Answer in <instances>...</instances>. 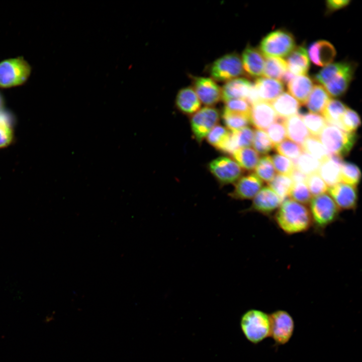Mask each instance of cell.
Listing matches in <instances>:
<instances>
[{
  "label": "cell",
  "instance_id": "6da1fadb",
  "mask_svg": "<svg viewBox=\"0 0 362 362\" xmlns=\"http://www.w3.org/2000/svg\"><path fill=\"white\" fill-rule=\"evenodd\" d=\"M273 217L279 228L287 235L303 233L312 227L309 209L291 199L283 201Z\"/></svg>",
  "mask_w": 362,
  "mask_h": 362
},
{
  "label": "cell",
  "instance_id": "7a4b0ae2",
  "mask_svg": "<svg viewBox=\"0 0 362 362\" xmlns=\"http://www.w3.org/2000/svg\"><path fill=\"white\" fill-rule=\"evenodd\" d=\"M355 64L347 61L329 64L314 76V79L324 87L330 96H343L353 79Z\"/></svg>",
  "mask_w": 362,
  "mask_h": 362
},
{
  "label": "cell",
  "instance_id": "3957f363",
  "mask_svg": "<svg viewBox=\"0 0 362 362\" xmlns=\"http://www.w3.org/2000/svg\"><path fill=\"white\" fill-rule=\"evenodd\" d=\"M309 205L313 230L322 235L327 227L338 220L340 210L329 195L325 193L314 197Z\"/></svg>",
  "mask_w": 362,
  "mask_h": 362
},
{
  "label": "cell",
  "instance_id": "277c9868",
  "mask_svg": "<svg viewBox=\"0 0 362 362\" xmlns=\"http://www.w3.org/2000/svg\"><path fill=\"white\" fill-rule=\"evenodd\" d=\"M318 138L329 155H335L343 158L350 152L358 135L356 132H348L327 123Z\"/></svg>",
  "mask_w": 362,
  "mask_h": 362
},
{
  "label": "cell",
  "instance_id": "5b68a950",
  "mask_svg": "<svg viewBox=\"0 0 362 362\" xmlns=\"http://www.w3.org/2000/svg\"><path fill=\"white\" fill-rule=\"evenodd\" d=\"M239 325L245 338L252 344H258L270 336L269 316L261 310H247L241 315Z\"/></svg>",
  "mask_w": 362,
  "mask_h": 362
},
{
  "label": "cell",
  "instance_id": "8992f818",
  "mask_svg": "<svg viewBox=\"0 0 362 362\" xmlns=\"http://www.w3.org/2000/svg\"><path fill=\"white\" fill-rule=\"evenodd\" d=\"M31 72V66L23 56L0 61V88H9L24 84Z\"/></svg>",
  "mask_w": 362,
  "mask_h": 362
},
{
  "label": "cell",
  "instance_id": "52a82bcc",
  "mask_svg": "<svg viewBox=\"0 0 362 362\" xmlns=\"http://www.w3.org/2000/svg\"><path fill=\"white\" fill-rule=\"evenodd\" d=\"M295 47L294 36L286 30L279 29L269 33L262 38L259 51L266 58H282L288 56Z\"/></svg>",
  "mask_w": 362,
  "mask_h": 362
},
{
  "label": "cell",
  "instance_id": "ba28073f",
  "mask_svg": "<svg viewBox=\"0 0 362 362\" xmlns=\"http://www.w3.org/2000/svg\"><path fill=\"white\" fill-rule=\"evenodd\" d=\"M241 58L235 53H229L216 59L211 65L210 73L213 79L228 81L244 74Z\"/></svg>",
  "mask_w": 362,
  "mask_h": 362
},
{
  "label": "cell",
  "instance_id": "9c48e42d",
  "mask_svg": "<svg viewBox=\"0 0 362 362\" xmlns=\"http://www.w3.org/2000/svg\"><path fill=\"white\" fill-rule=\"evenodd\" d=\"M220 119L218 110L213 107H205L193 114L190 124L194 138L201 144Z\"/></svg>",
  "mask_w": 362,
  "mask_h": 362
},
{
  "label": "cell",
  "instance_id": "30bf717a",
  "mask_svg": "<svg viewBox=\"0 0 362 362\" xmlns=\"http://www.w3.org/2000/svg\"><path fill=\"white\" fill-rule=\"evenodd\" d=\"M270 323V336L278 345L288 343L294 333L295 323L287 311L278 310L269 314Z\"/></svg>",
  "mask_w": 362,
  "mask_h": 362
},
{
  "label": "cell",
  "instance_id": "8fae6325",
  "mask_svg": "<svg viewBox=\"0 0 362 362\" xmlns=\"http://www.w3.org/2000/svg\"><path fill=\"white\" fill-rule=\"evenodd\" d=\"M208 168L222 185L236 183L244 172L243 169L233 159L225 156L212 160L208 164Z\"/></svg>",
  "mask_w": 362,
  "mask_h": 362
},
{
  "label": "cell",
  "instance_id": "7c38bea8",
  "mask_svg": "<svg viewBox=\"0 0 362 362\" xmlns=\"http://www.w3.org/2000/svg\"><path fill=\"white\" fill-rule=\"evenodd\" d=\"M283 201L269 187L261 189L253 198L250 206L241 211L242 213L256 212L271 217L280 206Z\"/></svg>",
  "mask_w": 362,
  "mask_h": 362
},
{
  "label": "cell",
  "instance_id": "4fadbf2b",
  "mask_svg": "<svg viewBox=\"0 0 362 362\" xmlns=\"http://www.w3.org/2000/svg\"><path fill=\"white\" fill-rule=\"evenodd\" d=\"M327 191L340 210H355L358 202L357 187L339 183Z\"/></svg>",
  "mask_w": 362,
  "mask_h": 362
},
{
  "label": "cell",
  "instance_id": "5bb4252c",
  "mask_svg": "<svg viewBox=\"0 0 362 362\" xmlns=\"http://www.w3.org/2000/svg\"><path fill=\"white\" fill-rule=\"evenodd\" d=\"M193 88L200 102L207 107H213L221 99V88L212 78L195 77Z\"/></svg>",
  "mask_w": 362,
  "mask_h": 362
},
{
  "label": "cell",
  "instance_id": "9a60e30c",
  "mask_svg": "<svg viewBox=\"0 0 362 362\" xmlns=\"http://www.w3.org/2000/svg\"><path fill=\"white\" fill-rule=\"evenodd\" d=\"M263 181L255 173L242 176L236 183L234 189L229 193L234 199L244 200L253 199L263 186Z\"/></svg>",
  "mask_w": 362,
  "mask_h": 362
},
{
  "label": "cell",
  "instance_id": "2e32d148",
  "mask_svg": "<svg viewBox=\"0 0 362 362\" xmlns=\"http://www.w3.org/2000/svg\"><path fill=\"white\" fill-rule=\"evenodd\" d=\"M277 118L278 116L269 103L259 101L251 105L250 123L256 130L264 131Z\"/></svg>",
  "mask_w": 362,
  "mask_h": 362
},
{
  "label": "cell",
  "instance_id": "e0dca14e",
  "mask_svg": "<svg viewBox=\"0 0 362 362\" xmlns=\"http://www.w3.org/2000/svg\"><path fill=\"white\" fill-rule=\"evenodd\" d=\"M308 53L313 63L318 66H324L333 61L336 56V50L329 42L318 40L310 45Z\"/></svg>",
  "mask_w": 362,
  "mask_h": 362
},
{
  "label": "cell",
  "instance_id": "ac0fdd59",
  "mask_svg": "<svg viewBox=\"0 0 362 362\" xmlns=\"http://www.w3.org/2000/svg\"><path fill=\"white\" fill-rule=\"evenodd\" d=\"M241 59L244 71L249 76L257 77L263 74L264 59L257 49L248 46L243 51Z\"/></svg>",
  "mask_w": 362,
  "mask_h": 362
},
{
  "label": "cell",
  "instance_id": "d6986e66",
  "mask_svg": "<svg viewBox=\"0 0 362 362\" xmlns=\"http://www.w3.org/2000/svg\"><path fill=\"white\" fill-rule=\"evenodd\" d=\"M253 83L246 78H236L227 81L221 88V99L226 102L237 99H247Z\"/></svg>",
  "mask_w": 362,
  "mask_h": 362
},
{
  "label": "cell",
  "instance_id": "ffe728a7",
  "mask_svg": "<svg viewBox=\"0 0 362 362\" xmlns=\"http://www.w3.org/2000/svg\"><path fill=\"white\" fill-rule=\"evenodd\" d=\"M343 158L335 155H330L322 162L318 173L328 187L341 183V166Z\"/></svg>",
  "mask_w": 362,
  "mask_h": 362
},
{
  "label": "cell",
  "instance_id": "44dd1931",
  "mask_svg": "<svg viewBox=\"0 0 362 362\" xmlns=\"http://www.w3.org/2000/svg\"><path fill=\"white\" fill-rule=\"evenodd\" d=\"M254 85L260 101L268 103L276 99L284 90L282 82L266 77L258 78Z\"/></svg>",
  "mask_w": 362,
  "mask_h": 362
},
{
  "label": "cell",
  "instance_id": "7402d4cb",
  "mask_svg": "<svg viewBox=\"0 0 362 362\" xmlns=\"http://www.w3.org/2000/svg\"><path fill=\"white\" fill-rule=\"evenodd\" d=\"M271 105L277 116L285 119L297 115L300 108V103L287 92L281 94Z\"/></svg>",
  "mask_w": 362,
  "mask_h": 362
},
{
  "label": "cell",
  "instance_id": "603a6c76",
  "mask_svg": "<svg viewBox=\"0 0 362 362\" xmlns=\"http://www.w3.org/2000/svg\"><path fill=\"white\" fill-rule=\"evenodd\" d=\"M175 105L182 113L186 115H193L201 107V102L192 87L188 86L180 89L178 92Z\"/></svg>",
  "mask_w": 362,
  "mask_h": 362
},
{
  "label": "cell",
  "instance_id": "cb8c5ba5",
  "mask_svg": "<svg viewBox=\"0 0 362 362\" xmlns=\"http://www.w3.org/2000/svg\"><path fill=\"white\" fill-rule=\"evenodd\" d=\"M288 69L293 74L306 75L310 67L308 53L305 48L298 46L288 56L286 61Z\"/></svg>",
  "mask_w": 362,
  "mask_h": 362
},
{
  "label": "cell",
  "instance_id": "d4e9b609",
  "mask_svg": "<svg viewBox=\"0 0 362 362\" xmlns=\"http://www.w3.org/2000/svg\"><path fill=\"white\" fill-rule=\"evenodd\" d=\"M285 125L287 137L302 147L310 133L300 115L297 114L286 119Z\"/></svg>",
  "mask_w": 362,
  "mask_h": 362
},
{
  "label": "cell",
  "instance_id": "484cf974",
  "mask_svg": "<svg viewBox=\"0 0 362 362\" xmlns=\"http://www.w3.org/2000/svg\"><path fill=\"white\" fill-rule=\"evenodd\" d=\"M313 85L312 79L306 74L295 77L287 84V87L290 93L299 101L300 104L304 105Z\"/></svg>",
  "mask_w": 362,
  "mask_h": 362
},
{
  "label": "cell",
  "instance_id": "4316f807",
  "mask_svg": "<svg viewBox=\"0 0 362 362\" xmlns=\"http://www.w3.org/2000/svg\"><path fill=\"white\" fill-rule=\"evenodd\" d=\"M330 96L321 84H316L307 99L305 105L310 113L322 114L330 99Z\"/></svg>",
  "mask_w": 362,
  "mask_h": 362
},
{
  "label": "cell",
  "instance_id": "83f0119b",
  "mask_svg": "<svg viewBox=\"0 0 362 362\" xmlns=\"http://www.w3.org/2000/svg\"><path fill=\"white\" fill-rule=\"evenodd\" d=\"M231 132L226 128L217 125L206 136L207 142L217 150L226 153L231 138Z\"/></svg>",
  "mask_w": 362,
  "mask_h": 362
},
{
  "label": "cell",
  "instance_id": "f1b7e54d",
  "mask_svg": "<svg viewBox=\"0 0 362 362\" xmlns=\"http://www.w3.org/2000/svg\"><path fill=\"white\" fill-rule=\"evenodd\" d=\"M232 155L234 160L243 169L249 171L255 169L259 159L258 153L250 147L238 148Z\"/></svg>",
  "mask_w": 362,
  "mask_h": 362
},
{
  "label": "cell",
  "instance_id": "f546056e",
  "mask_svg": "<svg viewBox=\"0 0 362 362\" xmlns=\"http://www.w3.org/2000/svg\"><path fill=\"white\" fill-rule=\"evenodd\" d=\"M347 108L346 105L342 102L332 99L328 102L322 114L327 124L339 128L341 119Z\"/></svg>",
  "mask_w": 362,
  "mask_h": 362
},
{
  "label": "cell",
  "instance_id": "4dcf8cb0",
  "mask_svg": "<svg viewBox=\"0 0 362 362\" xmlns=\"http://www.w3.org/2000/svg\"><path fill=\"white\" fill-rule=\"evenodd\" d=\"M287 69V64L284 59L282 58L268 57L265 62L263 75L264 77L281 79Z\"/></svg>",
  "mask_w": 362,
  "mask_h": 362
},
{
  "label": "cell",
  "instance_id": "1f68e13d",
  "mask_svg": "<svg viewBox=\"0 0 362 362\" xmlns=\"http://www.w3.org/2000/svg\"><path fill=\"white\" fill-rule=\"evenodd\" d=\"M268 185V187L283 201L289 197L293 182L290 176L278 174L275 176Z\"/></svg>",
  "mask_w": 362,
  "mask_h": 362
},
{
  "label": "cell",
  "instance_id": "d6a6232c",
  "mask_svg": "<svg viewBox=\"0 0 362 362\" xmlns=\"http://www.w3.org/2000/svg\"><path fill=\"white\" fill-rule=\"evenodd\" d=\"M299 115L311 136L318 138L327 125L326 121L323 116L310 112Z\"/></svg>",
  "mask_w": 362,
  "mask_h": 362
},
{
  "label": "cell",
  "instance_id": "836d02e7",
  "mask_svg": "<svg viewBox=\"0 0 362 362\" xmlns=\"http://www.w3.org/2000/svg\"><path fill=\"white\" fill-rule=\"evenodd\" d=\"M222 116L225 125L231 132L248 127L250 124V116L247 115L223 109Z\"/></svg>",
  "mask_w": 362,
  "mask_h": 362
},
{
  "label": "cell",
  "instance_id": "e575fe53",
  "mask_svg": "<svg viewBox=\"0 0 362 362\" xmlns=\"http://www.w3.org/2000/svg\"><path fill=\"white\" fill-rule=\"evenodd\" d=\"M293 163L295 168L308 176L318 172L321 162L312 155L303 151Z\"/></svg>",
  "mask_w": 362,
  "mask_h": 362
},
{
  "label": "cell",
  "instance_id": "d590c367",
  "mask_svg": "<svg viewBox=\"0 0 362 362\" xmlns=\"http://www.w3.org/2000/svg\"><path fill=\"white\" fill-rule=\"evenodd\" d=\"M302 147L304 151L314 156L321 163L329 156L326 149L317 137L309 136L304 141Z\"/></svg>",
  "mask_w": 362,
  "mask_h": 362
},
{
  "label": "cell",
  "instance_id": "8d00e7d4",
  "mask_svg": "<svg viewBox=\"0 0 362 362\" xmlns=\"http://www.w3.org/2000/svg\"><path fill=\"white\" fill-rule=\"evenodd\" d=\"M361 177L360 170L355 164L348 161L343 162L340 172L341 183L357 187Z\"/></svg>",
  "mask_w": 362,
  "mask_h": 362
},
{
  "label": "cell",
  "instance_id": "74e56055",
  "mask_svg": "<svg viewBox=\"0 0 362 362\" xmlns=\"http://www.w3.org/2000/svg\"><path fill=\"white\" fill-rule=\"evenodd\" d=\"M254 169L256 175L268 183L276 175V170L269 155H264L260 158Z\"/></svg>",
  "mask_w": 362,
  "mask_h": 362
},
{
  "label": "cell",
  "instance_id": "f35d334b",
  "mask_svg": "<svg viewBox=\"0 0 362 362\" xmlns=\"http://www.w3.org/2000/svg\"><path fill=\"white\" fill-rule=\"evenodd\" d=\"M285 120V119L278 117L277 119L266 129V133L273 145L275 146L279 144L287 137Z\"/></svg>",
  "mask_w": 362,
  "mask_h": 362
},
{
  "label": "cell",
  "instance_id": "ab89813d",
  "mask_svg": "<svg viewBox=\"0 0 362 362\" xmlns=\"http://www.w3.org/2000/svg\"><path fill=\"white\" fill-rule=\"evenodd\" d=\"M275 149L279 154L290 158L293 162L297 159L303 152L301 146L290 140H285L275 145Z\"/></svg>",
  "mask_w": 362,
  "mask_h": 362
},
{
  "label": "cell",
  "instance_id": "60d3db41",
  "mask_svg": "<svg viewBox=\"0 0 362 362\" xmlns=\"http://www.w3.org/2000/svg\"><path fill=\"white\" fill-rule=\"evenodd\" d=\"M361 124L358 113L347 107L341 119L339 128L348 132H355Z\"/></svg>",
  "mask_w": 362,
  "mask_h": 362
},
{
  "label": "cell",
  "instance_id": "b9f144b4",
  "mask_svg": "<svg viewBox=\"0 0 362 362\" xmlns=\"http://www.w3.org/2000/svg\"><path fill=\"white\" fill-rule=\"evenodd\" d=\"M289 197L291 199L303 204L308 205L312 199V196L306 183H293Z\"/></svg>",
  "mask_w": 362,
  "mask_h": 362
},
{
  "label": "cell",
  "instance_id": "7bdbcfd3",
  "mask_svg": "<svg viewBox=\"0 0 362 362\" xmlns=\"http://www.w3.org/2000/svg\"><path fill=\"white\" fill-rule=\"evenodd\" d=\"M252 144L254 149L262 155L268 153L274 148L273 143L263 130H255Z\"/></svg>",
  "mask_w": 362,
  "mask_h": 362
},
{
  "label": "cell",
  "instance_id": "ee69618b",
  "mask_svg": "<svg viewBox=\"0 0 362 362\" xmlns=\"http://www.w3.org/2000/svg\"><path fill=\"white\" fill-rule=\"evenodd\" d=\"M233 140L237 148L249 147L253 143L254 131L249 127L231 132Z\"/></svg>",
  "mask_w": 362,
  "mask_h": 362
},
{
  "label": "cell",
  "instance_id": "f6af8a7d",
  "mask_svg": "<svg viewBox=\"0 0 362 362\" xmlns=\"http://www.w3.org/2000/svg\"><path fill=\"white\" fill-rule=\"evenodd\" d=\"M306 183L312 197L325 194L328 190V186L318 172L308 175Z\"/></svg>",
  "mask_w": 362,
  "mask_h": 362
},
{
  "label": "cell",
  "instance_id": "bcb514c9",
  "mask_svg": "<svg viewBox=\"0 0 362 362\" xmlns=\"http://www.w3.org/2000/svg\"><path fill=\"white\" fill-rule=\"evenodd\" d=\"M276 170L280 174L290 176L295 166L291 160L279 154H274L271 156Z\"/></svg>",
  "mask_w": 362,
  "mask_h": 362
},
{
  "label": "cell",
  "instance_id": "7dc6e473",
  "mask_svg": "<svg viewBox=\"0 0 362 362\" xmlns=\"http://www.w3.org/2000/svg\"><path fill=\"white\" fill-rule=\"evenodd\" d=\"M251 105L246 99H237L225 102L224 109L250 116Z\"/></svg>",
  "mask_w": 362,
  "mask_h": 362
},
{
  "label": "cell",
  "instance_id": "c3c4849f",
  "mask_svg": "<svg viewBox=\"0 0 362 362\" xmlns=\"http://www.w3.org/2000/svg\"><path fill=\"white\" fill-rule=\"evenodd\" d=\"M13 139V130L5 119L0 116V148L9 146Z\"/></svg>",
  "mask_w": 362,
  "mask_h": 362
},
{
  "label": "cell",
  "instance_id": "681fc988",
  "mask_svg": "<svg viewBox=\"0 0 362 362\" xmlns=\"http://www.w3.org/2000/svg\"><path fill=\"white\" fill-rule=\"evenodd\" d=\"M350 3L348 0L327 1L326 6L327 13L333 12L346 7Z\"/></svg>",
  "mask_w": 362,
  "mask_h": 362
},
{
  "label": "cell",
  "instance_id": "f907efd6",
  "mask_svg": "<svg viewBox=\"0 0 362 362\" xmlns=\"http://www.w3.org/2000/svg\"><path fill=\"white\" fill-rule=\"evenodd\" d=\"M307 176V175H305L295 167L290 175V177H291L293 183L302 182L306 183Z\"/></svg>",
  "mask_w": 362,
  "mask_h": 362
},
{
  "label": "cell",
  "instance_id": "816d5d0a",
  "mask_svg": "<svg viewBox=\"0 0 362 362\" xmlns=\"http://www.w3.org/2000/svg\"><path fill=\"white\" fill-rule=\"evenodd\" d=\"M295 77V75L292 73L288 69H287V71L283 74L281 79L284 83L287 84Z\"/></svg>",
  "mask_w": 362,
  "mask_h": 362
}]
</instances>
